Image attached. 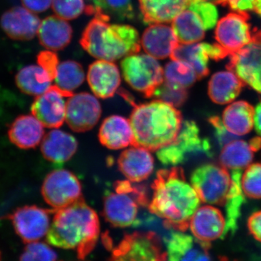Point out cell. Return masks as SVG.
I'll use <instances>...</instances> for the list:
<instances>
[{
    "instance_id": "46",
    "label": "cell",
    "mask_w": 261,
    "mask_h": 261,
    "mask_svg": "<svg viewBox=\"0 0 261 261\" xmlns=\"http://www.w3.org/2000/svg\"><path fill=\"white\" fill-rule=\"evenodd\" d=\"M257 0H226V5L235 12L254 10Z\"/></svg>"
},
{
    "instance_id": "10",
    "label": "cell",
    "mask_w": 261,
    "mask_h": 261,
    "mask_svg": "<svg viewBox=\"0 0 261 261\" xmlns=\"http://www.w3.org/2000/svg\"><path fill=\"white\" fill-rule=\"evenodd\" d=\"M42 195L51 209L57 211L82 198V186L73 173L65 169L56 170L46 176L43 182Z\"/></svg>"
},
{
    "instance_id": "16",
    "label": "cell",
    "mask_w": 261,
    "mask_h": 261,
    "mask_svg": "<svg viewBox=\"0 0 261 261\" xmlns=\"http://www.w3.org/2000/svg\"><path fill=\"white\" fill-rule=\"evenodd\" d=\"M229 56L228 51L220 44H211L207 43H192L181 44L171 54V60H177L191 65L197 73L199 80L207 76L209 73L207 67L210 59L219 61Z\"/></svg>"
},
{
    "instance_id": "18",
    "label": "cell",
    "mask_w": 261,
    "mask_h": 261,
    "mask_svg": "<svg viewBox=\"0 0 261 261\" xmlns=\"http://www.w3.org/2000/svg\"><path fill=\"white\" fill-rule=\"evenodd\" d=\"M0 24L10 39L29 41L38 34L41 20L35 13L24 7L15 6L2 15Z\"/></svg>"
},
{
    "instance_id": "31",
    "label": "cell",
    "mask_w": 261,
    "mask_h": 261,
    "mask_svg": "<svg viewBox=\"0 0 261 261\" xmlns=\"http://www.w3.org/2000/svg\"><path fill=\"white\" fill-rule=\"evenodd\" d=\"M53 81L40 65L24 67L15 76V83L22 92L37 97L50 88Z\"/></svg>"
},
{
    "instance_id": "30",
    "label": "cell",
    "mask_w": 261,
    "mask_h": 261,
    "mask_svg": "<svg viewBox=\"0 0 261 261\" xmlns=\"http://www.w3.org/2000/svg\"><path fill=\"white\" fill-rule=\"evenodd\" d=\"M172 28L181 44L200 42L205 37L207 31L198 13L188 7L173 20Z\"/></svg>"
},
{
    "instance_id": "38",
    "label": "cell",
    "mask_w": 261,
    "mask_h": 261,
    "mask_svg": "<svg viewBox=\"0 0 261 261\" xmlns=\"http://www.w3.org/2000/svg\"><path fill=\"white\" fill-rule=\"evenodd\" d=\"M153 97L178 108L186 102L188 92L186 88L165 81L156 89Z\"/></svg>"
},
{
    "instance_id": "39",
    "label": "cell",
    "mask_w": 261,
    "mask_h": 261,
    "mask_svg": "<svg viewBox=\"0 0 261 261\" xmlns=\"http://www.w3.org/2000/svg\"><path fill=\"white\" fill-rule=\"evenodd\" d=\"M53 11L65 20H73L86 10L84 0H53Z\"/></svg>"
},
{
    "instance_id": "36",
    "label": "cell",
    "mask_w": 261,
    "mask_h": 261,
    "mask_svg": "<svg viewBox=\"0 0 261 261\" xmlns=\"http://www.w3.org/2000/svg\"><path fill=\"white\" fill-rule=\"evenodd\" d=\"M93 3L95 9L111 18L125 20L135 18V10L132 0H93Z\"/></svg>"
},
{
    "instance_id": "9",
    "label": "cell",
    "mask_w": 261,
    "mask_h": 261,
    "mask_svg": "<svg viewBox=\"0 0 261 261\" xmlns=\"http://www.w3.org/2000/svg\"><path fill=\"white\" fill-rule=\"evenodd\" d=\"M112 260H166L167 252L162 241L152 231H136L126 234L112 250Z\"/></svg>"
},
{
    "instance_id": "35",
    "label": "cell",
    "mask_w": 261,
    "mask_h": 261,
    "mask_svg": "<svg viewBox=\"0 0 261 261\" xmlns=\"http://www.w3.org/2000/svg\"><path fill=\"white\" fill-rule=\"evenodd\" d=\"M164 77L166 82L186 89L191 87L198 80L197 73L191 65L177 60H172L166 64Z\"/></svg>"
},
{
    "instance_id": "29",
    "label": "cell",
    "mask_w": 261,
    "mask_h": 261,
    "mask_svg": "<svg viewBox=\"0 0 261 261\" xmlns=\"http://www.w3.org/2000/svg\"><path fill=\"white\" fill-rule=\"evenodd\" d=\"M222 121L233 135L238 137L247 135L255 124V109L245 101L231 103L225 109Z\"/></svg>"
},
{
    "instance_id": "5",
    "label": "cell",
    "mask_w": 261,
    "mask_h": 261,
    "mask_svg": "<svg viewBox=\"0 0 261 261\" xmlns=\"http://www.w3.org/2000/svg\"><path fill=\"white\" fill-rule=\"evenodd\" d=\"M130 181H116L114 192L105 197L104 216L115 227H128L135 223L140 206L149 205L147 193Z\"/></svg>"
},
{
    "instance_id": "26",
    "label": "cell",
    "mask_w": 261,
    "mask_h": 261,
    "mask_svg": "<svg viewBox=\"0 0 261 261\" xmlns=\"http://www.w3.org/2000/svg\"><path fill=\"white\" fill-rule=\"evenodd\" d=\"M37 34L43 47L49 50L58 51L69 44L73 30L66 20L53 15L41 22Z\"/></svg>"
},
{
    "instance_id": "1",
    "label": "cell",
    "mask_w": 261,
    "mask_h": 261,
    "mask_svg": "<svg viewBox=\"0 0 261 261\" xmlns=\"http://www.w3.org/2000/svg\"><path fill=\"white\" fill-rule=\"evenodd\" d=\"M152 188L153 195L148 205L151 214L162 220L168 229L187 231L201 200L195 188L187 182L183 169L160 170Z\"/></svg>"
},
{
    "instance_id": "14",
    "label": "cell",
    "mask_w": 261,
    "mask_h": 261,
    "mask_svg": "<svg viewBox=\"0 0 261 261\" xmlns=\"http://www.w3.org/2000/svg\"><path fill=\"white\" fill-rule=\"evenodd\" d=\"M102 109L95 96L87 93L73 94L66 102L65 121L75 132L92 129L100 118Z\"/></svg>"
},
{
    "instance_id": "40",
    "label": "cell",
    "mask_w": 261,
    "mask_h": 261,
    "mask_svg": "<svg viewBox=\"0 0 261 261\" xmlns=\"http://www.w3.org/2000/svg\"><path fill=\"white\" fill-rule=\"evenodd\" d=\"M58 255L49 245L39 242L28 243L20 255V260H56Z\"/></svg>"
},
{
    "instance_id": "49",
    "label": "cell",
    "mask_w": 261,
    "mask_h": 261,
    "mask_svg": "<svg viewBox=\"0 0 261 261\" xmlns=\"http://www.w3.org/2000/svg\"><path fill=\"white\" fill-rule=\"evenodd\" d=\"M190 2H199V1H208L214 4H220L226 5V0H189Z\"/></svg>"
},
{
    "instance_id": "24",
    "label": "cell",
    "mask_w": 261,
    "mask_h": 261,
    "mask_svg": "<svg viewBox=\"0 0 261 261\" xmlns=\"http://www.w3.org/2000/svg\"><path fill=\"white\" fill-rule=\"evenodd\" d=\"M44 127L34 116H20L10 126L8 137L10 142L19 148H34L44 138Z\"/></svg>"
},
{
    "instance_id": "37",
    "label": "cell",
    "mask_w": 261,
    "mask_h": 261,
    "mask_svg": "<svg viewBox=\"0 0 261 261\" xmlns=\"http://www.w3.org/2000/svg\"><path fill=\"white\" fill-rule=\"evenodd\" d=\"M244 194L250 198H261V163L250 164L242 176Z\"/></svg>"
},
{
    "instance_id": "19",
    "label": "cell",
    "mask_w": 261,
    "mask_h": 261,
    "mask_svg": "<svg viewBox=\"0 0 261 261\" xmlns=\"http://www.w3.org/2000/svg\"><path fill=\"white\" fill-rule=\"evenodd\" d=\"M190 228L195 238L210 243L225 238L226 220L219 209L205 205L195 211L190 220Z\"/></svg>"
},
{
    "instance_id": "41",
    "label": "cell",
    "mask_w": 261,
    "mask_h": 261,
    "mask_svg": "<svg viewBox=\"0 0 261 261\" xmlns=\"http://www.w3.org/2000/svg\"><path fill=\"white\" fill-rule=\"evenodd\" d=\"M187 7L198 13L203 20L206 30L214 29L217 24L218 11L214 3L208 1L190 2Z\"/></svg>"
},
{
    "instance_id": "25",
    "label": "cell",
    "mask_w": 261,
    "mask_h": 261,
    "mask_svg": "<svg viewBox=\"0 0 261 261\" xmlns=\"http://www.w3.org/2000/svg\"><path fill=\"white\" fill-rule=\"evenodd\" d=\"M99 138L105 147L121 149L134 146V134L129 120L120 116H111L105 119L99 132Z\"/></svg>"
},
{
    "instance_id": "7",
    "label": "cell",
    "mask_w": 261,
    "mask_h": 261,
    "mask_svg": "<svg viewBox=\"0 0 261 261\" xmlns=\"http://www.w3.org/2000/svg\"><path fill=\"white\" fill-rule=\"evenodd\" d=\"M212 156L210 142L200 137V130L195 122H183L177 138L169 145L159 149L157 156L166 166H177L190 157Z\"/></svg>"
},
{
    "instance_id": "2",
    "label": "cell",
    "mask_w": 261,
    "mask_h": 261,
    "mask_svg": "<svg viewBox=\"0 0 261 261\" xmlns=\"http://www.w3.org/2000/svg\"><path fill=\"white\" fill-rule=\"evenodd\" d=\"M99 234L97 213L82 197L55 213L47 241L55 247L75 250L79 258L84 259L95 247Z\"/></svg>"
},
{
    "instance_id": "11",
    "label": "cell",
    "mask_w": 261,
    "mask_h": 261,
    "mask_svg": "<svg viewBox=\"0 0 261 261\" xmlns=\"http://www.w3.org/2000/svg\"><path fill=\"white\" fill-rule=\"evenodd\" d=\"M228 70L241 79L244 83L261 94V37L255 34L251 42L230 56Z\"/></svg>"
},
{
    "instance_id": "17",
    "label": "cell",
    "mask_w": 261,
    "mask_h": 261,
    "mask_svg": "<svg viewBox=\"0 0 261 261\" xmlns=\"http://www.w3.org/2000/svg\"><path fill=\"white\" fill-rule=\"evenodd\" d=\"M170 260H211L210 243L194 238L183 231L171 232L165 240Z\"/></svg>"
},
{
    "instance_id": "27",
    "label": "cell",
    "mask_w": 261,
    "mask_h": 261,
    "mask_svg": "<svg viewBox=\"0 0 261 261\" xmlns=\"http://www.w3.org/2000/svg\"><path fill=\"white\" fill-rule=\"evenodd\" d=\"M144 22L148 24L173 21L188 6L189 0H139Z\"/></svg>"
},
{
    "instance_id": "20",
    "label": "cell",
    "mask_w": 261,
    "mask_h": 261,
    "mask_svg": "<svg viewBox=\"0 0 261 261\" xmlns=\"http://www.w3.org/2000/svg\"><path fill=\"white\" fill-rule=\"evenodd\" d=\"M87 81L96 97L108 99L116 93L121 84V74L112 61L99 60L89 66Z\"/></svg>"
},
{
    "instance_id": "33",
    "label": "cell",
    "mask_w": 261,
    "mask_h": 261,
    "mask_svg": "<svg viewBox=\"0 0 261 261\" xmlns=\"http://www.w3.org/2000/svg\"><path fill=\"white\" fill-rule=\"evenodd\" d=\"M242 170H233L231 174L233 179L232 190L224 206L226 213V236L229 233L232 234L238 229V220L241 215L242 205L245 201V194L242 188Z\"/></svg>"
},
{
    "instance_id": "51",
    "label": "cell",
    "mask_w": 261,
    "mask_h": 261,
    "mask_svg": "<svg viewBox=\"0 0 261 261\" xmlns=\"http://www.w3.org/2000/svg\"><path fill=\"white\" fill-rule=\"evenodd\" d=\"M259 34H260V37H261V32L260 33H259Z\"/></svg>"
},
{
    "instance_id": "13",
    "label": "cell",
    "mask_w": 261,
    "mask_h": 261,
    "mask_svg": "<svg viewBox=\"0 0 261 261\" xmlns=\"http://www.w3.org/2000/svg\"><path fill=\"white\" fill-rule=\"evenodd\" d=\"M246 12L231 13L219 20L215 31L216 41L228 55L240 50L252 40L253 36Z\"/></svg>"
},
{
    "instance_id": "21",
    "label": "cell",
    "mask_w": 261,
    "mask_h": 261,
    "mask_svg": "<svg viewBox=\"0 0 261 261\" xmlns=\"http://www.w3.org/2000/svg\"><path fill=\"white\" fill-rule=\"evenodd\" d=\"M178 44L172 27L163 23L150 24L142 34L141 41L146 53L160 60L171 57Z\"/></svg>"
},
{
    "instance_id": "28",
    "label": "cell",
    "mask_w": 261,
    "mask_h": 261,
    "mask_svg": "<svg viewBox=\"0 0 261 261\" xmlns=\"http://www.w3.org/2000/svg\"><path fill=\"white\" fill-rule=\"evenodd\" d=\"M244 84L231 70L218 72L213 75L209 82V97L216 104H228L238 97Z\"/></svg>"
},
{
    "instance_id": "43",
    "label": "cell",
    "mask_w": 261,
    "mask_h": 261,
    "mask_svg": "<svg viewBox=\"0 0 261 261\" xmlns=\"http://www.w3.org/2000/svg\"><path fill=\"white\" fill-rule=\"evenodd\" d=\"M37 63L39 65L46 70L54 80L57 73V68L59 65V60L56 53L51 51H41L37 56Z\"/></svg>"
},
{
    "instance_id": "32",
    "label": "cell",
    "mask_w": 261,
    "mask_h": 261,
    "mask_svg": "<svg viewBox=\"0 0 261 261\" xmlns=\"http://www.w3.org/2000/svg\"><path fill=\"white\" fill-rule=\"evenodd\" d=\"M253 152L250 144L235 140L224 146L220 161L221 166L231 171L245 169L251 164Z\"/></svg>"
},
{
    "instance_id": "15",
    "label": "cell",
    "mask_w": 261,
    "mask_h": 261,
    "mask_svg": "<svg viewBox=\"0 0 261 261\" xmlns=\"http://www.w3.org/2000/svg\"><path fill=\"white\" fill-rule=\"evenodd\" d=\"M73 95L57 86H53L44 93L36 97L32 106L33 116L36 117L44 127L57 128L65 121L66 102L65 98Z\"/></svg>"
},
{
    "instance_id": "23",
    "label": "cell",
    "mask_w": 261,
    "mask_h": 261,
    "mask_svg": "<svg viewBox=\"0 0 261 261\" xmlns=\"http://www.w3.org/2000/svg\"><path fill=\"white\" fill-rule=\"evenodd\" d=\"M78 148V142L73 136L54 129L44 135L41 151L44 159L49 162L61 164L69 161Z\"/></svg>"
},
{
    "instance_id": "45",
    "label": "cell",
    "mask_w": 261,
    "mask_h": 261,
    "mask_svg": "<svg viewBox=\"0 0 261 261\" xmlns=\"http://www.w3.org/2000/svg\"><path fill=\"white\" fill-rule=\"evenodd\" d=\"M247 226L254 238L261 243V211L255 213L249 218Z\"/></svg>"
},
{
    "instance_id": "4",
    "label": "cell",
    "mask_w": 261,
    "mask_h": 261,
    "mask_svg": "<svg viewBox=\"0 0 261 261\" xmlns=\"http://www.w3.org/2000/svg\"><path fill=\"white\" fill-rule=\"evenodd\" d=\"M88 14H94L84 29L80 44L89 55L99 60L116 61L140 51L141 41L137 29L129 25L109 23L110 18L89 6Z\"/></svg>"
},
{
    "instance_id": "3",
    "label": "cell",
    "mask_w": 261,
    "mask_h": 261,
    "mask_svg": "<svg viewBox=\"0 0 261 261\" xmlns=\"http://www.w3.org/2000/svg\"><path fill=\"white\" fill-rule=\"evenodd\" d=\"M130 116L134 146L158 151L173 143L181 130V113L172 105L156 99L135 104Z\"/></svg>"
},
{
    "instance_id": "22",
    "label": "cell",
    "mask_w": 261,
    "mask_h": 261,
    "mask_svg": "<svg viewBox=\"0 0 261 261\" xmlns=\"http://www.w3.org/2000/svg\"><path fill=\"white\" fill-rule=\"evenodd\" d=\"M120 171L132 183L147 179L154 169V159L148 149L133 146L123 151L118 161Z\"/></svg>"
},
{
    "instance_id": "8",
    "label": "cell",
    "mask_w": 261,
    "mask_h": 261,
    "mask_svg": "<svg viewBox=\"0 0 261 261\" xmlns=\"http://www.w3.org/2000/svg\"><path fill=\"white\" fill-rule=\"evenodd\" d=\"M191 184L202 202L225 206L232 190L233 179L224 166L205 164L192 173Z\"/></svg>"
},
{
    "instance_id": "6",
    "label": "cell",
    "mask_w": 261,
    "mask_h": 261,
    "mask_svg": "<svg viewBox=\"0 0 261 261\" xmlns=\"http://www.w3.org/2000/svg\"><path fill=\"white\" fill-rule=\"evenodd\" d=\"M123 78L130 87L152 97L154 92L164 82V70L156 58L148 54H132L121 62Z\"/></svg>"
},
{
    "instance_id": "47",
    "label": "cell",
    "mask_w": 261,
    "mask_h": 261,
    "mask_svg": "<svg viewBox=\"0 0 261 261\" xmlns=\"http://www.w3.org/2000/svg\"><path fill=\"white\" fill-rule=\"evenodd\" d=\"M255 126L257 133L261 136V102L255 109Z\"/></svg>"
},
{
    "instance_id": "34",
    "label": "cell",
    "mask_w": 261,
    "mask_h": 261,
    "mask_svg": "<svg viewBox=\"0 0 261 261\" xmlns=\"http://www.w3.org/2000/svg\"><path fill=\"white\" fill-rule=\"evenodd\" d=\"M84 68L78 62L66 61L59 63L55 81L57 87L66 92H72L84 83Z\"/></svg>"
},
{
    "instance_id": "42",
    "label": "cell",
    "mask_w": 261,
    "mask_h": 261,
    "mask_svg": "<svg viewBox=\"0 0 261 261\" xmlns=\"http://www.w3.org/2000/svg\"><path fill=\"white\" fill-rule=\"evenodd\" d=\"M209 122L215 129V135L216 139L221 146L227 145L229 142L238 140V136L233 135L228 132L227 128L224 126L223 121L220 119L219 117L213 116L209 118Z\"/></svg>"
},
{
    "instance_id": "48",
    "label": "cell",
    "mask_w": 261,
    "mask_h": 261,
    "mask_svg": "<svg viewBox=\"0 0 261 261\" xmlns=\"http://www.w3.org/2000/svg\"><path fill=\"white\" fill-rule=\"evenodd\" d=\"M254 152H257L261 148V137H255L249 142Z\"/></svg>"
},
{
    "instance_id": "44",
    "label": "cell",
    "mask_w": 261,
    "mask_h": 261,
    "mask_svg": "<svg viewBox=\"0 0 261 261\" xmlns=\"http://www.w3.org/2000/svg\"><path fill=\"white\" fill-rule=\"evenodd\" d=\"M22 5L34 13H43L49 9L53 0H21Z\"/></svg>"
},
{
    "instance_id": "12",
    "label": "cell",
    "mask_w": 261,
    "mask_h": 261,
    "mask_svg": "<svg viewBox=\"0 0 261 261\" xmlns=\"http://www.w3.org/2000/svg\"><path fill=\"white\" fill-rule=\"evenodd\" d=\"M56 211L45 210L35 205H27L17 209L10 215L15 232L25 243L39 241L47 235L50 227L49 215Z\"/></svg>"
},
{
    "instance_id": "50",
    "label": "cell",
    "mask_w": 261,
    "mask_h": 261,
    "mask_svg": "<svg viewBox=\"0 0 261 261\" xmlns=\"http://www.w3.org/2000/svg\"><path fill=\"white\" fill-rule=\"evenodd\" d=\"M254 10L261 16V0H257L256 3H255V8Z\"/></svg>"
}]
</instances>
